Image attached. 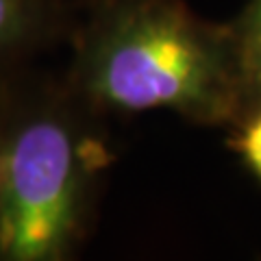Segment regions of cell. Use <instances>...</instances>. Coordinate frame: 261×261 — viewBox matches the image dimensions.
I'll list each match as a JSON object with an SVG mask.
<instances>
[{"instance_id":"1","label":"cell","mask_w":261,"mask_h":261,"mask_svg":"<svg viewBox=\"0 0 261 261\" xmlns=\"http://www.w3.org/2000/svg\"><path fill=\"white\" fill-rule=\"evenodd\" d=\"M68 44L65 79L107 118L172 111L216 126L250 107L233 27L183 0H92Z\"/></svg>"},{"instance_id":"4","label":"cell","mask_w":261,"mask_h":261,"mask_svg":"<svg viewBox=\"0 0 261 261\" xmlns=\"http://www.w3.org/2000/svg\"><path fill=\"white\" fill-rule=\"evenodd\" d=\"M242 61L244 81H246L248 102L261 105V0H252L244 18L233 27Z\"/></svg>"},{"instance_id":"2","label":"cell","mask_w":261,"mask_h":261,"mask_svg":"<svg viewBox=\"0 0 261 261\" xmlns=\"http://www.w3.org/2000/svg\"><path fill=\"white\" fill-rule=\"evenodd\" d=\"M111 163L109 118L65 74L31 65L0 81V259L76 257Z\"/></svg>"},{"instance_id":"6","label":"cell","mask_w":261,"mask_h":261,"mask_svg":"<svg viewBox=\"0 0 261 261\" xmlns=\"http://www.w3.org/2000/svg\"><path fill=\"white\" fill-rule=\"evenodd\" d=\"M68 3L72 5V7H74V9H76V13L81 11V9H83V7L85 5H89V3H92V0H68ZM76 18H79V15H76Z\"/></svg>"},{"instance_id":"5","label":"cell","mask_w":261,"mask_h":261,"mask_svg":"<svg viewBox=\"0 0 261 261\" xmlns=\"http://www.w3.org/2000/svg\"><path fill=\"white\" fill-rule=\"evenodd\" d=\"M233 146L261 181V105L252 109V116L244 120L240 133L233 140Z\"/></svg>"},{"instance_id":"3","label":"cell","mask_w":261,"mask_h":261,"mask_svg":"<svg viewBox=\"0 0 261 261\" xmlns=\"http://www.w3.org/2000/svg\"><path fill=\"white\" fill-rule=\"evenodd\" d=\"M76 15L68 0H0V81L68 44Z\"/></svg>"}]
</instances>
